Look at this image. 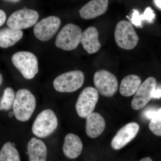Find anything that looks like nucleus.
<instances>
[{
  "label": "nucleus",
  "instance_id": "obj_23",
  "mask_svg": "<svg viewBox=\"0 0 161 161\" xmlns=\"http://www.w3.org/2000/svg\"><path fill=\"white\" fill-rule=\"evenodd\" d=\"M15 94L11 87L6 88L0 98V111H8L13 106Z\"/></svg>",
  "mask_w": 161,
  "mask_h": 161
},
{
  "label": "nucleus",
  "instance_id": "obj_26",
  "mask_svg": "<svg viewBox=\"0 0 161 161\" xmlns=\"http://www.w3.org/2000/svg\"><path fill=\"white\" fill-rule=\"evenodd\" d=\"M156 6L161 10V0H153Z\"/></svg>",
  "mask_w": 161,
  "mask_h": 161
},
{
  "label": "nucleus",
  "instance_id": "obj_7",
  "mask_svg": "<svg viewBox=\"0 0 161 161\" xmlns=\"http://www.w3.org/2000/svg\"><path fill=\"white\" fill-rule=\"evenodd\" d=\"M94 82L98 92L105 97H112L118 91L117 78L112 73L106 70L100 69L95 72Z\"/></svg>",
  "mask_w": 161,
  "mask_h": 161
},
{
  "label": "nucleus",
  "instance_id": "obj_10",
  "mask_svg": "<svg viewBox=\"0 0 161 161\" xmlns=\"http://www.w3.org/2000/svg\"><path fill=\"white\" fill-rule=\"evenodd\" d=\"M61 21L58 17L51 16L38 22L34 28V33L38 40L46 42L52 39L60 28Z\"/></svg>",
  "mask_w": 161,
  "mask_h": 161
},
{
  "label": "nucleus",
  "instance_id": "obj_14",
  "mask_svg": "<svg viewBox=\"0 0 161 161\" xmlns=\"http://www.w3.org/2000/svg\"><path fill=\"white\" fill-rule=\"evenodd\" d=\"M99 33L94 26H90L82 32L80 43L88 53H95L100 50L101 44L98 40Z\"/></svg>",
  "mask_w": 161,
  "mask_h": 161
},
{
  "label": "nucleus",
  "instance_id": "obj_22",
  "mask_svg": "<svg viewBox=\"0 0 161 161\" xmlns=\"http://www.w3.org/2000/svg\"><path fill=\"white\" fill-rule=\"evenodd\" d=\"M133 11L131 21L133 25L137 27H142V22L144 20L151 23L155 19V14L151 7H147L142 14H139V13L136 9H133Z\"/></svg>",
  "mask_w": 161,
  "mask_h": 161
},
{
  "label": "nucleus",
  "instance_id": "obj_11",
  "mask_svg": "<svg viewBox=\"0 0 161 161\" xmlns=\"http://www.w3.org/2000/svg\"><path fill=\"white\" fill-rule=\"evenodd\" d=\"M156 86V80L152 77L147 78L142 83L132 101V108L139 110L143 108L152 98L153 92L155 90Z\"/></svg>",
  "mask_w": 161,
  "mask_h": 161
},
{
  "label": "nucleus",
  "instance_id": "obj_29",
  "mask_svg": "<svg viewBox=\"0 0 161 161\" xmlns=\"http://www.w3.org/2000/svg\"><path fill=\"white\" fill-rule=\"evenodd\" d=\"M3 82V77L2 75L0 74V86Z\"/></svg>",
  "mask_w": 161,
  "mask_h": 161
},
{
  "label": "nucleus",
  "instance_id": "obj_17",
  "mask_svg": "<svg viewBox=\"0 0 161 161\" xmlns=\"http://www.w3.org/2000/svg\"><path fill=\"white\" fill-rule=\"evenodd\" d=\"M30 161H46L47 148L43 141L33 137L27 144Z\"/></svg>",
  "mask_w": 161,
  "mask_h": 161
},
{
  "label": "nucleus",
  "instance_id": "obj_1",
  "mask_svg": "<svg viewBox=\"0 0 161 161\" xmlns=\"http://www.w3.org/2000/svg\"><path fill=\"white\" fill-rule=\"evenodd\" d=\"M36 107V98L30 91L22 89L17 92L13 109L14 114L17 120L22 122L29 120Z\"/></svg>",
  "mask_w": 161,
  "mask_h": 161
},
{
  "label": "nucleus",
  "instance_id": "obj_2",
  "mask_svg": "<svg viewBox=\"0 0 161 161\" xmlns=\"http://www.w3.org/2000/svg\"><path fill=\"white\" fill-rule=\"evenodd\" d=\"M58 126V119L52 110L47 109L40 112L32 127L33 133L39 138H45L51 135Z\"/></svg>",
  "mask_w": 161,
  "mask_h": 161
},
{
  "label": "nucleus",
  "instance_id": "obj_25",
  "mask_svg": "<svg viewBox=\"0 0 161 161\" xmlns=\"http://www.w3.org/2000/svg\"><path fill=\"white\" fill-rule=\"evenodd\" d=\"M152 98H161V88L155 89V90L153 92Z\"/></svg>",
  "mask_w": 161,
  "mask_h": 161
},
{
  "label": "nucleus",
  "instance_id": "obj_6",
  "mask_svg": "<svg viewBox=\"0 0 161 161\" xmlns=\"http://www.w3.org/2000/svg\"><path fill=\"white\" fill-rule=\"evenodd\" d=\"M84 80V75L81 71H71L55 78L53 85L57 92L70 93L80 88L83 85Z\"/></svg>",
  "mask_w": 161,
  "mask_h": 161
},
{
  "label": "nucleus",
  "instance_id": "obj_4",
  "mask_svg": "<svg viewBox=\"0 0 161 161\" xmlns=\"http://www.w3.org/2000/svg\"><path fill=\"white\" fill-rule=\"evenodd\" d=\"M114 36L117 45L127 50L133 49L139 40L132 24L126 20H122L117 23Z\"/></svg>",
  "mask_w": 161,
  "mask_h": 161
},
{
  "label": "nucleus",
  "instance_id": "obj_8",
  "mask_svg": "<svg viewBox=\"0 0 161 161\" xmlns=\"http://www.w3.org/2000/svg\"><path fill=\"white\" fill-rule=\"evenodd\" d=\"M39 18L37 11L24 7L23 9L14 12L9 16L7 25L12 29L21 30L34 26Z\"/></svg>",
  "mask_w": 161,
  "mask_h": 161
},
{
  "label": "nucleus",
  "instance_id": "obj_19",
  "mask_svg": "<svg viewBox=\"0 0 161 161\" xmlns=\"http://www.w3.org/2000/svg\"><path fill=\"white\" fill-rule=\"evenodd\" d=\"M23 36V32L11 28L0 30V47L8 48L19 41Z\"/></svg>",
  "mask_w": 161,
  "mask_h": 161
},
{
  "label": "nucleus",
  "instance_id": "obj_3",
  "mask_svg": "<svg viewBox=\"0 0 161 161\" xmlns=\"http://www.w3.org/2000/svg\"><path fill=\"white\" fill-rule=\"evenodd\" d=\"M12 62L23 77L31 79L39 72L36 57L29 52L21 51L15 53L12 57Z\"/></svg>",
  "mask_w": 161,
  "mask_h": 161
},
{
  "label": "nucleus",
  "instance_id": "obj_21",
  "mask_svg": "<svg viewBox=\"0 0 161 161\" xmlns=\"http://www.w3.org/2000/svg\"><path fill=\"white\" fill-rule=\"evenodd\" d=\"M0 161H21L19 153L11 142H7L0 150Z\"/></svg>",
  "mask_w": 161,
  "mask_h": 161
},
{
  "label": "nucleus",
  "instance_id": "obj_5",
  "mask_svg": "<svg viewBox=\"0 0 161 161\" xmlns=\"http://www.w3.org/2000/svg\"><path fill=\"white\" fill-rule=\"evenodd\" d=\"M82 33L79 26L72 23L66 24L58 34L55 45L64 50L75 49L80 43Z\"/></svg>",
  "mask_w": 161,
  "mask_h": 161
},
{
  "label": "nucleus",
  "instance_id": "obj_12",
  "mask_svg": "<svg viewBox=\"0 0 161 161\" xmlns=\"http://www.w3.org/2000/svg\"><path fill=\"white\" fill-rule=\"evenodd\" d=\"M140 127L136 122H130L119 130L111 142V146L115 150L123 148L133 139L139 131Z\"/></svg>",
  "mask_w": 161,
  "mask_h": 161
},
{
  "label": "nucleus",
  "instance_id": "obj_24",
  "mask_svg": "<svg viewBox=\"0 0 161 161\" xmlns=\"http://www.w3.org/2000/svg\"><path fill=\"white\" fill-rule=\"evenodd\" d=\"M6 16L5 12L0 9V26H3L6 22Z\"/></svg>",
  "mask_w": 161,
  "mask_h": 161
},
{
  "label": "nucleus",
  "instance_id": "obj_27",
  "mask_svg": "<svg viewBox=\"0 0 161 161\" xmlns=\"http://www.w3.org/2000/svg\"><path fill=\"white\" fill-rule=\"evenodd\" d=\"M140 161H153L152 159L150 157H146L145 158H142Z\"/></svg>",
  "mask_w": 161,
  "mask_h": 161
},
{
  "label": "nucleus",
  "instance_id": "obj_15",
  "mask_svg": "<svg viewBox=\"0 0 161 161\" xmlns=\"http://www.w3.org/2000/svg\"><path fill=\"white\" fill-rule=\"evenodd\" d=\"M105 127V121L97 112H92L86 117V132L90 138L98 137L103 132Z\"/></svg>",
  "mask_w": 161,
  "mask_h": 161
},
{
  "label": "nucleus",
  "instance_id": "obj_20",
  "mask_svg": "<svg viewBox=\"0 0 161 161\" xmlns=\"http://www.w3.org/2000/svg\"><path fill=\"white\" fill-rule=\"evenodd\" d=\"M146 116L150 119L149 124V129L157 136H161V108L157 111H148Z\"/></svg>",
  "mask_w": 161,
  "mask_h": 161
},
{
  "label": "nucleus",
  "instance_id": "obj_9",
  "mask_svg": "<svg viewBox=\"0 0 161 161\" xmlns=\"http://www.w3.org/2000/svg\"><path fill=\"white\" fill-rule=\"evenodd\" d=\"M98 91L92 87H87L81 92L76 102L75 108L79 117L86 118L95 109L98 99Z\"/></svg>",
  "mask_w": 161,
  "mask_h": 161
},
{
  "label": "nucleus",
  "instance_id": "obj_16",
  "mask_svg": "<svg viewBox=\"0 0 161 161\" xmlns=\"http://www.w3.org/2000/svg\"><path fill=\"white\" fill-rule=\"evenodd\" d=\"M83 149L82 142L78 136L69 133L65 136L63 144L64 155L69 159H75L80 155Z\"/></svg>",
  "mask_w": 161,
  "mask_h": 161
},
{
  "label": "nucleus",
  "instance_id": "obj_28",
  "mask_svg": "<svg viewBox=\"0 0 161 161\" xmlns=\"http://www.w3.org/2000/svg\"><path fill=\"white\" fill-rule=\"evenodd\" d=\"M3 1H6V2H10V3H17L20 2L21 0H3Z\"/></svg>",
  "mask_w": 161,
  "mask_h": 161
},
{
  "label": "nucleus",
  "instance_id": "obj_18",
  "mask_svg": "<svg viewBox=\"0 0 161 161\" xmlns=\"http://www.w3.org/2000/svg\"><path fill=\"white\" fill-rule=\"evenodd\" d=\"M142 84V80L137 75H130L125 77L121 81L119 92L125 97L135 95Z\"/></svg>",
  "mask_w": 161,
  "mask_h": 161
},
{
  "label": "nucleus",
  "instance_id": "obj_13",
  "mask_svg": "<svg viewBox=\"0 0 161 161\" xmlns=\"http://www.w3.org/2000/svg\"><path fill=\"white\" fill-rule=\"evenodd\" d=\"M108 0H92L79 10L84 19H92L104 14L108 9Z\"/></svg>",
  "mask_w": 161,
  "mask_h": 161
}]
</instances>
